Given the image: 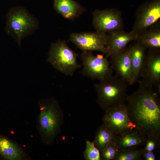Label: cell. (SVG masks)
I'll list each match as a JSON object with an SVG mask.
<instances>
[{
  "label": "cell",
  "mask_w": 160,
  "mask_h": 160,
  "mask_svg": "<svg viewBox=\"0 0 160 160\" xmlns=\"http://www.w3.org/2000/svg\"><path fill=\"white\" fill-rule=\"evenodd\" d=\"M139 87L126 101L129 116L136 129L145 137L160 138V100L152 87L139 80Z\"/></svg>",
  "instance_id": "cell-1"
},
{
  "label": "cell",
  "mask_w": 160,
  "mask_h": 160,
  "mask_svg": "<svg viewBox=\"0 0 160 160\" xmlns=\"http://www.w3.org/2000/svg\"><path fill=\"white\" fill-rule=\"evenodd\" d=\"M38 105L39 112L36 121L37 129L42 142L52 145L64 123L63 110L54 97L40 99Z\"/></svg>",
  "instance_id": "cell-2"
},
{
  "label": "cell",
  "mask_w": 160,
  "mask_h": 160,
  "mask_svg": "<svg viewBox=\"0 0 160 160\" xmlns=\"http://www.w3.org/2000/svg\"><path fill=\"white\" fill-rule=\"evenodd\" d=\"M39 22L24 7L11 8L6 15L5 31L19 47L23 39L32 34L39 27Z\"/></svg>",
  "instance_id": "cell-3"
},
{
  "label": "cell",
  "mask_w": 160,
  "mask_h": 160,
  "mask_svg": "<svg viewBox=\"0 0 160 160\" xmlns=\"http://www.w3.org/2000/svg\"><path fill=\"white\" fill-rule=\"evenodd\" d=\"M94 84L97 95V102L105 111L124 103L128 84L116 75Z\"/></svg>",
  "instance_id": "cell-4"
},
{
  "label": "cell",
  "mask_w": 160,
  "mask_h": 160,
  "mask_svg": "<svg viewBox=\"0 0 160 160\" xmlns=\"http://www.w3.org/2000/svg\"><path fill=\"white\" fill-rule=\"evenodd\" d=\"M78 56L65 41L59 40L51 44L47 61L57 71L66 76H72L81 66L77 62Z\"/></svg>",
  "instance_id": "cell-5"
},
{
  "label": "cell",
  "mask_w": 160,
  "mask_h": 160,
  "mask_svg": "<svg viewBox=\"0 0 160 160\" xmlns=\"http://www.w3.org/2000/svg\"><path fill=\"white\" fill-rule=\"evenodd\" d=\"M81 57L83 66L81 73L83 75L100 81L112 76L113 69L106 56H95L91 51H84Z\"/></svg>",
  "instance_id": "cell-6"
},
{
  "label": "cell",
  "mask_w": 160,
  "mask_h": 160,
  "mask_svg": "<svg viewBox=\"0 0 160 160\" xmlns=\"http://www.w3.org/2000/svg\"><path fill=\"white\" fill-rule=\"evenodd\" d=\"M102 120L103 124L116 135L137 129L124 103L105 111Z\"/></svg>",
  "instance_id": "cell-7"
},
{
  "label": "cell",
  "mask_w": 160,
  "mask_h": 160,
  "mask_svg": "<svg viewBox=\"0 0 160 160\" xmlns=\"http://www.w3.org/2000/svg\"><path fill=\"white\" fill-rule=\"evenodd\" d=\"M109 35L106 33L95 32L72 33L69 41L83 51H97L107 55L106 46Z\"/></svg>",
  "instance_id": "cell-8"
},
{
  "label": "cell",
  "mask_w": 160,
  "mask_h": 160,
  "mask_svg": "<svg viewBox=\"0 0 160 160\" xmlns=\"http://www.w3.org/2000/svg\"><path fill=\"white\" fill-rule=\"evenodd\" d=\"M92 23L97 31L105 33L120 30L122 25L120 13L111 9L95 11Z\"/></svg>",
  "instance_id": "cell-9"
},
{
  "label": "cell",
  "mask_w": 160,
  "mask_h": 160,
  "mask_svg": "<svg viewBox=\"0 0 160 160\" xmlns=\"http://www.w3.org/2000/svg\"><path fill=\"white\" fill-rule=\"evenodd\" d=\"M159 50H150L145 59L140 80L145 85L152 87L160 84V55Z\"/></svg>",
  "instance_id": "cell-10"
},
{
  "label": "cell",
  "mask_w": 160,
  "mask_h": 160,
  "mask_svg": "<svg viewBox=\"0 0 160 160\" xmlns=\"http://www.w3.org/2000/svg\"><path fill=\"white\" fill-rule=\"evenodd\" d=\"M132 31L139 34L160 18V0L148 1L140 6Z\"/></svg>",
  "instance_id": "cell-11"
},
{
  "label": "cell",
  "mask_w": 160,
  "mask_h": 160,
  "mask_svg": "<svg viewBox=\"0 0 160 160\" xmlns=\"http://www.w3.org/2000/svg\"><path fill=\"white\" fill-rule=\"evenodd\" d=\"M108 35L106 56L111 57L124 50L130 41L137 39L139 34L133 31L126 33L119 30L111 32Z\"/></svg>",
  "instance_id": "cell-12"
},
{
  "label": "cell",
  "mask_w": 160,
  "mask_h": 160,
  "mask_svg": "<svg viewBox=\"0 0 160 160\" xmlns=\"http://www.w3.org/2000/svg\"><path fill=\"white\" fill-rule=\"evenodd\" d=\"M111 58V66L115 71L116 75L128 84L131 85L132 68L129 47H127L123 51Z\"/></svg>",
  "instance_id": "cell-13"
},
{
  "label": "cell",
  "mask_w": 160,
  "mask_h": 160,
  "mask_svg": "<svg viewBox=\"0 0 160 160\" xmlns=\"http://www.w3.org/2000/svg\"><path fill=\"white\" fill-rule=\"evenodd\" d=\"M0 156L6 160H30L22 146L15 141L0 135Z\"/></svg>",
  "instance_id": "cell-14"
},
{
  "label": "cell",
  "mask_w": 160,
  "mask_h": 160,
  "mask_svg": "<svg viewBox=\"0 0 160 160\" xmlns=\"http://www.w3.org/2000/svg\"><path fill=\"white\" fill-rule=\"evenodd\" d=\"M129 48L132 68V84H133L140 80L146 49L138 43Z\"/></svg>",
  "instance_id": "cell-15"
},
{
  "label": "cell",
  "mask_w": 160,
  "mask_h": 160,
  "mask_svg": "<svg viewBox=\"0 0 160 160\" xmlns=\"http://www.w3.org/2000/svg\"><path fill=\"white\" fill-rule=\"evenodd\" d=\"M53 7L58 13L69 20L78 17L85 10L74 0H54Z\"/></svg>",
  "instance_id": "cell-16"
},
{
  "label": "cell",
  "mask_w": 160,
  "mask_h": 160,
  "mask_svg": "<svg viewBox=\"0 0 160 160\" xmlns=\"http://www.w3.org/2000/svg\"><path fill=\"white\" fill-rule=\"evenodd\" d=\"M146 137L135 129L120 135H116L114 140L119 149L145 145Z\"/></svg>",
  "instance_id": "cell-17"
},
{
  "label": "cell",
  "mask_w": 160,
  "mask_h": 160,
  "mask_svg": "<svg viewBox=\"0 0 160 160\" xmlns=\"http://www.w3.org/2000/svg\"><path fill=\"white\" fill-rule=\"evenodd\" d=\"M139 44L145 48L159 50L160 49V31L159 30H151L138 37Z\"/></svg>",
  "instance_id": "cell-18"
},
{
  "label": "cell",
  "mask_w": 160,
  "mask_h": 160,
  "mask_svg": "<svg viewBox=\"0 0 160 160\" xmlns=\"http://www.w3.org/2000/svg\"><path fill=\"white\" fill-rule=\"evenodd\" d=\"M116 135L102 124L98 127L93 142L100 151L114 139Z\"/></svg>",
  "instance_id": "cell-19"
},
{
  "label": "cell",
  "mask_w": 160,
  "mask_h": 160,
  "mask_svg": "<svg viewBox=\"0 0 160 160\" xmlns=\"http://www.w3.org/2000/svg\"><path fill=\"white\" fill-rule=\"evenodd\" d=\"M143 148L139 147L119 149L115 160H140Z\"/></svg>",
  "instance_id": "cell-20"
},
{
  "label": "cell",
  "mask_w": 160,
  "mask_h": 160,
  "mask_svg": "<svg viewBox=\"0 0 160 160\" xmlns=\"http://www.w3.org/2000/svg\"><path fill=\"white\" fill-rule=\"evenodd\" d=\"M119 150L114 139L100 151V160H115Z\"/></svg>",
  "instance_id": "cell-21"
},
{
  "label": "cell",
  "mask_w": 160,
  "mask_h": 160,
  "mask_svg": "<svg viewBox=\"0 0 160 160\" xmlns=\"http://www.w3.org/2000/svg\"><path fill=\"white\" fill-rule=\"evenodd\" d=\"M86 143V148L83 152L85 159L100 160V151L95 146L94 142L87 140Z\"/></svg>",
  "instance_id": "cell-22"
},
{
  "label": "cell",
  "mask_w": 160,
  "mask_h": 160,
  "mask_svg": "<svg viewBox=\"0 0 160 160\" xmlns=\"http://www.w3.org/2000/svg\"><path fill=\"white\" fill-rule=\"evenodd\" d=\"M160 138L155 137H146L143 149L148 151H154L159 147Z\"/></svg>",
  "instance_id": "cell-23"
},
{
  "label": "cell",
  "mask_w": 160,
  "mask_h": 160,
  "mask_svg": "<svg viewBox=\"0 0 160 160\" xmlns=\"http://www.w3.org/2000/svg\"><path fill=\"white\" fill-rule=\"evenodd\" d=\"M142 156L143 158L145 160H155L156 159L154 151H148L144 150L143 148Z\"/></svg>",
  "instance_id": "cell-24"
}]
</instances>
